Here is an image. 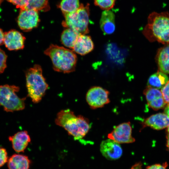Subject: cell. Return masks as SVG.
I'll return each mask as SVG.
<instances>
[{
	"mask_svg": "<svg viewBox=\"0 0 169 169\" xmlns=\"http://www.w3.org/2000/svg\"><path fill=\"white\" fill-rule=\"evenodd\" d=\"M143 33L149 40L169 44V13L153 12L149 14Z\"/></svg>",
	"mask_w": 169,
	"mask_h": 169,
	"instance_id": "2",
	"label": "cell"
},
{
	"mask_svg": "<svg viewBox=\"0 0 169 169\" xmlns=\"http://www.w3.org/2000/svg\"><path fill=\"white\" fill-rule=\"evenodd\" d=\"M147 104L156 101L163 97L162 94L159 89L148 86L144 91Z\"/></svg>",
	"mask_w": 169,
	"mask_h": 169,
	"instance_id": "21",
	"label": "cell"
},
{
	"mask_svg": "<svg viewBox=\"0 0 169 169\" xmlns=\"http://www.w3.org/2000/svg\"><path fill=\"white\" fill-rule=\"evenodd\" d=\"M7 0L16 5L17 8H20L21 10H23L25 9V0Z\"/></svg>",
	"mask_w": 169,
	"mask_h": 169,
	"instance_id": "27",
	"label": "cell"
},
{
	"mask_svg": "<svg viewBox=\"0 0 169 169\" xmlns=\"http://www.w3.org/2000/svg\"><path fill=\"white\" fill-rule=\"evenodd\" d=\"M80 34H81L75 30L67 28L61 34V42L63 45L67 48L72 49Z\"/></svg>",
	"mask_w": 169,
	"mask_h": 169,
	"instance_id": "18",
	"label": "cell"
},
{
	"mask_svg": "<svg viewBox=\"0 0 169 169\" xmlns=\"http://www.w3.org/2000/svg\"><path fill=\"white\" fill-rule=\"evenodd\" d=\"M142 166L141 163L139 162L132 166L131 169H142Z\"/></svg>",
	"mask_w": 169,
	"mask_h": 169,
	"instance_id": "30",
	"label": "cell"
},
{
	"mask_svg": "<svg viewBox=\"0 0 169 169\" xmlns=\"http://www.w3.org/2000/svg\"><path fill=\"white\" fill-rule=\"evenodd\" d=\"M132 131L130 122H124L114 127L107 137L120 144L132 143L135 141L132 136Z\"/></svg>",
	"mask_w": 169,
	"mask_h": 169,
	"instance_id": "8",
	"label": "cell"
},
{
	"mask_svg": "<svg viewBox=\"0 0 169 169\" xmlns=\"http://www.w3.org/2000/svg\"><path fill=\"white\" fill-rule=\"evenodd\" d=\"M95 4L104 10H110L114 7L115 0H94Z\"/></svg>",
	"mask_w": 169,
	"mask_h": 169,
	"instance_id": "23",
	"label": "cell"
},
{
	"mask_svg": "<svg viewBox=\"0 0 169 169\" xmlns=\"http://www.w3.org/2000/svg\"><path fill=\"white\" fill-rule=\"evenodd\" d=\"M26 86L28 95L33 103L39 102L49 87L43 76L41 66L35 64L25 72Z\"/></svg>",
	"mask_w": 169,
	"mask_h": 169,
	"instance_id": "4",
	"label": "cell"
},
{
	"mask_svg": "<svg viewBox=\"0 0 169 169\" xmlns=\"http://www.w3.org/2000/svg\"><path fill=\"white\" fill-rule=\"evenodd\" d=\"M7 58L5 52L0 48V73H3L7 67Z\"/></svg>",
	"mask_w": 169,
	"mask_h": 169,
	"instance_id": "24",
	"label": "cell"
},
{
	"mask_svg": "<svg viewBox=\"0 0 169 169\" xmlns=\"http://www.w3.org/2000/svg\"><path fill=\"white\" fill-rule=\"evenodd\" d=\"M44 53L50 58L55 71L67 73L75 70L77 58L73 50L51 44Z\"/></svg>",
	"mask_w": 169,
	"mask_h": 169,
	"instance_id": "3",
	"label": "cell"
},
{
	"mask_svg": "<svg viewBox=\"0 0 169 169\" xmlns=\"http://www.w3.org/2000/svg\"><path fill=\"white\" fill-rule=\"evenodd\" d=\"M8 169H29L31 161L28 157L20 154H14L8 159Z\"/></svg>",
	"mask_w": 169,
	"mask_h": 169,
	"instance_id": "16",
	"label": "cell"
},
{
	"mask_svg": "<svg viewBox=\"0 0 169 169\" xmlns=\"http://www.w3.org/2000/svg\"><path fill=\"white\" fill-rule=\"evenodd\" d=\"M142 123L144 126H148L155 130H161L169 125V117L165 113H158L146 119Z\"/></svg>",
	"mask_w": 169,
	"mask_h": 169,
	"instance_id": "13",
	"label": "cell"
},
{
	"mask_svg": "<svg viewBox=\"0 0 169 169\" xmlns=\"http://www.w3.org/2000/svg\"><path fill=\"white\" fill-rule=\"evenodd\" d=\"M100 150L102 155L107 159L111 160L118 159L121 156L123 153L120 144L109 138L101 142Z\"/></svg>",
	"mask_w": 169,
	"mask_h": 169,
	"instance_id": "10",
	"label": "cell"
},
{
	"mask_svg": "<svg viewBox=\"0 0 169 169\" xmlns=\"http://www.w3.org/2000/svg\"><path fill=\"white\" fill-rule=\"evenodd\" d=\"M167 163H165L162 165L156 164L147 166L146 169H166Z\"/></svg>",
	"mask_w": 169,
	"mask_h": 169,
	"instance_id": "28",
	"label": "cell"
},
{
	"mask_svg": "<svg viewBox=\"0 0 169 169\" xmlns=\"http://www.w3.org/2000/svg\"><path fill=\"white\" fill-rule=\"evenodd\" d=\"M94 48V44L91 37L81 34L78 37L72 50L75 53L84 55L91 52Z\"/></svg>",
	"mask_w": 169,
	"mask_h": 169,
	"instance_id": "14",
	"label": "cell"
},
{
	"mask_svg": "<svg viewBox=\"0 0 169 169\" xmlns=\"http://www.w3.org/2000/svg\"><path fill=\"white\" fill-rule=\"evenodd\" d=\"M156 60L160 71L165 74H169V44L159 49Z\"/></svg>",
	"mask_w": 169,
	"mask_h": 169,
	"instance_id": "17",
	"label": "cell"
},
{
	"mask_svg": "<svg viewBox=\"0 0 169 169\" xmlns=\"http://www.w3.org/2000/svg\"><path fill=\"white\" fill-rule=\"evenodd\" d=\"M164 111L165 113L169 117V103L165 107Z\"/></svg>",
	"mask_w": 169,
	"mask_h": 169,
	"instance_id": "31",
	"label": "cell"
},
{
	"mask_svg": "<svg viewBox=\"0 0 169 169\" xmlns=\"http://www.w3.org/2000/svg\"><path fill=\"white\" fill-rule=\"evenodd\" d=\"M39 21L37 11L24 9L21 10L18 18V23L21 29L29 31L37 27Z\"/></svg>",
	"mask_w": 169,
	"mask_h": 169,
	"instance_id": "9",
	"label": "cell"
},
{
	"mask_svg": "<svg viewBox=\"0 0 169 169\" xmlns=\"http://www.w3.org/2000/svg\"><path fill=\"white\" fill-rule=\"evenodd\" d=\"M48 6V0H25V9L38 11L43 10Z\"/></svg>",
	"mask_w": 169,
	"mask_h": 169,
	"instance_id": "22",
	"label": "cell"
},
{
	"mask_svg": "<svg viewBox=\"0 0 169 169\" xmlns=\"http://www.w3.org/2000/svg\"><path fill=\"white\" fill-rule=\"evenodd\" d=\"M8 160V154L6 150L0 146V167L7 162Z\"/></svg>",
	"mask_w": 169,
	"mask_h": 169,
	"instance_id": "25",
	"label": "cell"
},
{
	"mask_svg": "<svg viewBox=\"0 0 169 169\" xmlns=\"http://www.w3.org/2000/svg\"><path fill=\"white\" fill-rule=\"evenodd\" d=\"M19 88L14 85H0V106L6 112H13L23 110L26 98L19 97L16 93Z\"/></svg>",
	"mask_w": 169,
	"mask_h": 169,
	"instance_id": "5",
	"label": "cell"
},
{
	"mask_svg": "<svg viewBox=\"0 0 169 169\" xmlns=\"http://www.w3.org/2000/svg\"><path fill=\"white\" fill-rule=\"evenodd\" d=\"M55 122L76 140L84 138L90 128L88 119L81 115L76 116L69 109L60 111L57 115Z\"/></svg>",
	"mask_w": 169,
	"mask_h": 169,
	"instance_id": "1",
	"label": "cell"
},
{
	"mask_svg": "<svg viewBox=\"0 0 169 169\" xmlns=\"http://www.w3.org/2000/svg\"><path fill=\"white\" fill-rule=\"evenodd\" d=\"M4 33L2 29L0 28V45L4 44Z\"/></svg>",
	"mask_w": 169,
	"mask_h": 169,
	"instance_id": "29",
	"label": "cell"
},
{
	"mask_svg": "<svg viewBox=\"0 0 169 169\" xmlns=\"http://www.w3.org/2000/svg\"><path fill=\"white\" fill-rule=\"evenodd\" d=\"M168 80V77L165 74L158 71L150 76L147 85L148 86L159 89L162 88Z\"/></svg>",
	"mask_w": 169,
	"mask_h": 169,
	"instance_id": "19",
	"label": "cell"
},
{
	"mask_svg": "<svg viewBox=\"0 0 169 169\" xmlns=\"http://www.w3.org/2000/svg\"><path fill=\"white\" fill-rule=\"evenodd\" d=\"M89 4L85 6L80 4L76 11L64 16L65 20L62 23V25L81 34H86L89 32Z\"/></svg>",
	"mask_w": 169,
	"mask_h": 169,
	"instance_id": "6",
	"label": "cell"
},
{
	"mask_svg": "<svg viewBox=\"0 0 169 169\" xmlns=\"http://www.w3.org/2000/svg\"><path fill=\"white\" fill-rule=\"evenodd\" d=\"M109 95V91L106 89L100 86H93L87 91L86 101L91 109L102 108L110 102Z\"/></svg>",
	"mask_w": 169,
	"mask_h": 169,
	"instance_id": "7",
	"label": "cell"
},
{
	"mask_svg": "<svg viewBox=\"0 0 169 169\" xmlns=\"http://www.w3.org/2000/svg\"><path fill=\"white\" fill-rule=\"evenodd\" d=\"M167 131L169 133V125L167 127Z\"/></svg>",
	"mask_w": 169,
	"mask_h": 169,
	"instance_id": "33",
	"label": "cell"
},
{
	"mask_svg": "<svg viewBox=\"0 0 169 169\" xmlns=\"http://www.w3.org/2000/svg\"><path fill=\"white\" fill-rule=\"evenodd\" d=\"M80 6L79 0H62L59 7L65 16L75 11Z\"/></svg>",
	"mask_w": 169,
	"mask_h": 169,
	"instance_id": "20",
	"label": "cell"
},
{
	"mask_svg": "<svg viewBox=\"0 0 169 169\" xmlns=\"http://www.w3.org/2000/svg\"><path fill=\"white\" fill-rule=\"evenodd\" d=\"M25 39L24 35L16 30H12L4 33V44L10 50L23 49Z\"/></svg>",
	"mask_w": 169,
	"mask_h": 169,
	"instance_id": "11",
	"label": "cell"
},
{
	"mask_svg": "<svg viewBox=\"0 0 169 169\" xmlns=\"http://www.w3.org/2000/svg\"><path fill=\"white\" fill-rule=\"evenodd\" d=\"M2 1H3V0H0V5L1 4V3L2 2Z\"/></svg>",
	"mask_w": 169,
	"mask_h": 169,
	"instance_id": "34",
	"label": "cell"
},
{
	"mask_svg": "<svg viewBox=\"0 0 169 169\" xmlns=\"http://www.w3.org/2000/svg\"><path fill=\"white\" fill-rule=\"evenodd\" d=\"M164 99L166 103H169V80L161 88V91Z\"/></svg>",
	"mask_w": 169,
	"mask_h": 169,
	"instance_id": "26",
	"label": "cell"
},
{
	"mask_svg": "<svg viewBox=\"0 0 169 169\" xmlns=\"http://www.w3.org/2000/svg\"><path fill=\"white\" fill-rule=\"evenodd\" d=\"M14 150L19 153L23 152L31 141L30 137L26 131H19L8 137Z\"/></svg>",
	"mask_w": 169,
	"mask_h": 169,
	"instance_id": "12",
	"label": "cell"
},
{
	"mask_svg": "<svg viewBox=\"0 0 169 169\" xmlns=\"http://www.w3.org/2000/svg\"><path fill=\"white\" fill-rule=\"evenodd\" d=\"M167 146L169 150V133L167 136Z\"/></svg>",
	"mask_w": 169,
	"mask_h": 169,
	"instance_id": "32",
	"label": "cell"
},
{
	"mask_svg": "<svg viewBox=\"0 0 169 169\" xmlns=\"http://www.w3.org/2000/svg\"><path fill=\"white\" fill-rule=\"evenodd\" d=\"M100 28L104 34H112L115 29L114 13L110 10H105L102 13L100 21Z\"/></svg>",
	"mask_w": 169,
	"mask_h": 169,
	"instance_id": "15",
	"label": "cell"
}]
</instances>
